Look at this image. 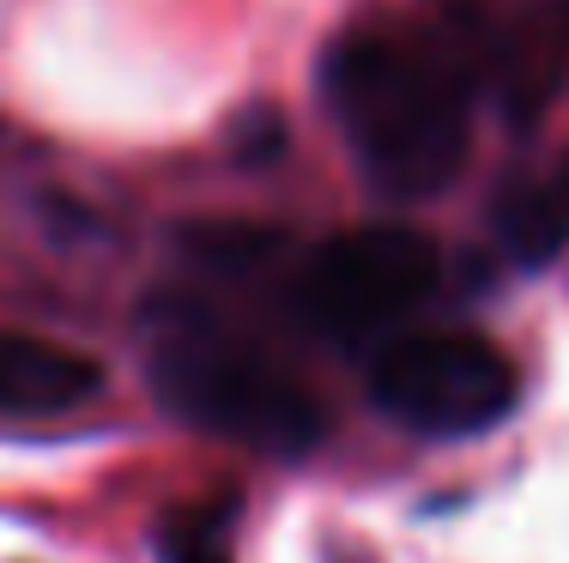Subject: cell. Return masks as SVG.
<instances>
[{"label":"cell","instance_id":"6da1fadb","mask_svg":"<svg viewBox=\"0 0 569 563\" xmlns=\"http://www.w3.org/2000/svg\"><path fill=\"white\" fill-rule=\"evenodd\" d=\"M467 67L455 49L406 31H351L321 67V91L351 158L382 194L425 200L467 164Z\"/></svg>","mask_w":569,"mask_h":563},{"label":"cell","instance_id":"7a4b0ae2","mask_svg":"<svg viewBox=\"0 0 569 563\" xmlns=\"http://www.w3.org/2000/svg\"><path fill=\"white\" fill-rule=\"evenodd\" d=\"M152 382L176 419L249 442L261 454H309L328 431L321 400L291 370H279L261 345L237 340L212 321H182L158 340Z\"/></svg>","mask_w":569,"mask_h":563},{"label":"cell","instance_id":"3957f363","mask_svg":"<svg viewBox=\"0 0 569 563\" xmlns=\"http://www.w3.org/2000/svg\"><path fill=\"white\" fill-rule=\"evenodd\" d=\"M437 243L406 224H358L321 243L291 285L297 321L333 345H363L400 328L437 291Z\"/></svg>","mask_w":569,"mask_h":563},{"label":"cell","instance_id":"277c9868","mask_svg":"<svg viewBox=\"0 0 569 563\" xmlns=\"http://www.w3.org/2000/svg\"><path fill=\"white\" fill-rule=\"evenodd\" d=\"M370 400L412 436L460 442L503 424L521 400V375L479 333H406L370 364Z\"/></svg>","mask_w":569,"mask_h":563},{"label":"cell","instance_id":"5b68a950","mask_svg":"<svg viewBox=\"0 0 569 563\" xmlns=\"http://www.w3.org/2000/svg\"><path fill=\"white\" fill-rule=\"evenodd\" d=\"M485 86L509 122H539L569 86V0H533L485 37Z\"/></svg>","mask_w":569,"mask_h":563},{"label":"cell","instance_id":"8992f818","mask_svg":"<svg viewBox=\"0 0 569 563\" xmlns=\"http://www.w3.org/2000/svg\"><path fill=\"white\" fill-rule=\"evenodd\" d=\"M103 388V364L91 352H73L61 340L37 333H0V412L19 419H49L73 412Z\"/></svg>","mask_w":569,"mask_h":563},{"label":"cell","instance_id":"52a82bcc","mask_svg":"<svg viewBox=\"0 0 569 563\" xmlns=\"http://www.w3.org/2000/svg\"><path fill=\"white\" fill-rule=\"evenodd\" d=\"M497 237H503L509 261L521 267L558 261L569 243V158H558L546 177L509 188L503 212H497Z\"/></svg>","mask_w":569,"mask_h":563},{"label":"cell","instance_id":"ba28073f","mask_svg":"<svg viewBox=\"0 0 569 563\" xmlns=\"http://www.w3.org/2000/svg\"><path fill=\"white\" fill-rule=\"evenodd\" d=\"M188 237V254L212 261L219 273H254L267 254H279V231L273 224H242V219H212V224H194Z\"/></svg>","mask_w":569,"mask_h":563},{"label":"cell","instance_id":"9c48e42d","mask_svg":"<svg viewBox=\"0 0 569 563\" xmlns=\"http://www.w3.org/2000/svg\"><path fill=\"white\" fill-rule=\"evenodd\" d=\"M219 533H224V509H212V515L188 509V515H176L164 527V557L170 563H230Z\"/></svg>","mask_w":569,"mask_h":563}]
</instances>
